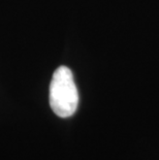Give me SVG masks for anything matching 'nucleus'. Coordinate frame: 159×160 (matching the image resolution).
Returning a JSON list of instances; mask_svg holds the SVG:
<instances>
[{
	"label": "nucleus",
	"mask_w": 159,
	"mask_h": 160,
	"mask_svg": "<svg viewBox=\"0 0 159 160\" xmlns=\"http://www.w3.org/2000/svg\"><path fill=\"white\" fill-rule=\"evenodd\" d=\"M49 98L51 108L58 117L67 118L76 113L79 93L68 67L60 66L55 70L50 84Z\"/></svg>",
	"instance_id": "f257e3e1"
}]
</instances>
